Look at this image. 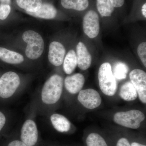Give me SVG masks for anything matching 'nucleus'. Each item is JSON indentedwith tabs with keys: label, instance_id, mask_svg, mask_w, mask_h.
<instances>
[{
	"label": "nucleus",
	"instance_id": "4468645a",
	"mask_svg": "<svg viewBox=\"0 0 146 146\" xmlns=\"http://www.w3.org/2000/svg\"><path fill=\"white\" fill-rule=\"evenodd\" d=\"M31 16L46 19H51L56 16L57 11L52 5L49 3L42 4L41 7L35 12H26Z\"/></svg>",
	"mask_w": 146,
	"mask_h": 146
},
{
	"label": "nucleus",
	"instance_id": "f03ea898",
	"mask_svg": "<svg viewBox=\"0 0 146 146\" xmlns=\"http://www.w3.org/2000/svg\"><path fill=\"white\" fill-rule=\"evenodd\" d=\"M21 78L17 73L9 71L0 78V98L4 100L13 98L21 91Z\"/></svg>",
	"mask_w": 146,
	"mask_h": 146
},
{
	"label": "nucleus",
	"instance_id": "f8f14e48",
	"mask_svg": "<svg viewBox=\"0 0 146 146\" xmlns=\"http://www.w3.org/2000/svg\"><path fill=\"white\" fill-rule=\"evenodd\" d=\"M77 60L78 68L82 70L89 69L92 63V56L85 45L79 42L76 46Z\"/></svg>",
	"mask_w": 146,
	"mask_h": 146
},
{
	"label": "nucleus",
	"instance_id": "9d476101",
	"mask_svg": "<svg viewBox=\"0 0 146 146\" xmlns=\"http://www.w3.org/2000/svg\"><path fill=\"white\" fill-rule=\"evenodd\" d=\"M65 52V47L60 42H52L49 49V61L55 66H60L63 64Z\"/></svg>",
	"mask_w": 146,
	"mask_h": 146
},
{
	"label": "nucleus",
	"instance_id": "0eeeda50",
	"mask_svg": "<svg viewBox=\"0 0 146 146\" xmlns=\"http://www.w3.org/2000/svg\"><path fill=\"white\" fill-rule=\"evenodd\" d=\"M83 29L85 34L90 38L97 37L99 33V17L98 13L94 10H90L86 13L83 18Z\"/></svg>",
	"mask_w": 146,
	"mask_h": 146
},
{
	"label": "nucleus",
	"instance_id": "c756f323",
	"mask_svg": "<svg viewBox=\"0 0 146 146\" xmlns=\"http://www.w3.org/2000/svg\"><path fill=\"white\" fill-rule=\"evenodd\" d=\"M11 0H0V2L3 4L9 5Z\"/></svg>",
	"mask_w": 146,
	"mask_h": 146
},
{
	"label": "nucleus",
	"instance_id": "c85d7f7f",
	"mask_svg": "<svg viewBox=\"0 0 146 146\" xmlns=\"http://www.w3.org/2000/svg\"><path fill=\"white\" fill-rule=\"evenodd\" d=\"M142 13L143 16L146 18V3L144 4L142 7Z\"/></svg>",
	"mask_w": 146,
	"mask_h": 146
},
{
	"label": "nucleus",
	"instance_id": "9b49d317",
	"mask_svg": "<svg viewBox=\"0 0 146 146\" xmlns=\"http://www.w3.org/2000/svg\"><path fill=\"white\" fill-rule=\"evenodd\" d=\"M85 82L83 75L77 73L68 76L65 78L64 84L65 89L71 94H76L81 91Z\"/></svg>",
	"mask_w": 146,
	"mask_h": 146
},
{
	"label": "nucleus",
	"instance_id": "4be33fe9",
	"mask_svg": "<svg viewBox=\"0 0 146 146\" xmlns=\"http://www.w3.org/2000/svg\"><path fill=\"white\" fill-rule=\"evenodd\" d=\"M128 71L129 68L127 65L123 62H118L114 65L112 73L115 78L121 80L126 78Z\"/></svg>",
	"mask_w": 146,
	"mask_h": 146
},
{
	"label": "nucleus",
	"instance_id": "7c9ffc66",
	"mask_svg": "<svg viewBox=\"0 0 146 146\" xmlns=\"http://www.w3.org/2000/svg\"><path fill=\"white\" fill-rule=\"evenodd\" d=\"M54 146L51 145H49V144L46 143H44L43 141L41 143V144H40V146Z\"/></svg>",
	"mask_w": 146,
	"mask_h": 146
},
{
	"label": "nucleus",
	"instance_id": "7ed1b4c3",
	"mask_svg": "<svg viewBox=\"0 0 146 146\" xmlns=\"http://www.w3.org/2000/svg\"><path fill=\"white\" fill-rule=\"evenodd\" d=\"M23 39L27 44L25 51L27 56L32 60L39 58L43 53L44 46L42 36L36 32L29 30L24 33Z\"/></svg>",
	"mask_w": 146,
	"mask_h": 146
},
{
	"label": "nucleus",
	"instance_id": "412c9836",
	"mask_svg": "<svg viewBox=\"0 0 146 146\" xmlns=\"http://www.w3.org/2000/svg\"><path fill=\"white\" fill-rule=\"evenodd\" d=\"M86 146H108L103 137L99 133H89L86 139Z\"/></svg>",
	"mask_w": 146,
	"mask_h": 146
},
{
	"label": "nucleus",
	"instance_id": "20e7f679",
	"mask_svg": "<svg viewBox=\"0 0 146 146\" xmlns=\"http://www.w3.org/2000/svg\"><path fill=\"white\" fill-rule=\"evenodd\" d=\"M99 83L102 92L106 96H112L115 94L117 83L110 63H103L98 72Z\"/></svg>",
	"mask_w": 146,
	"mask_h": 146
},
{
	"label": "nucleus",
	"instance_id": "b1692460",
	"mask_svg": "<svg viewBox=\"0 0 146 146\" xmlns=\"http://www.w3.org/2000/svg\"><path fill=\"white\" fill-rule=\"evenodd\" d=\"M138 56L145 67H146V42L140 44L137 48Z\"/></svg>",
	"mask_w": 146,
	"mask_h": 146
},
{
	"label": "nucleus",
	"instance_id": "393cba45",
	"mask_svg": "<svg viewBox=\"0 0 146 146\" xmlns=\"http://www.w3.org/2000/svg\"><path fill=\"white\" fill-rule=\"evenodd\" d=\"M11 7L9 5L1 4L0 5V19L5 20L8 17L11 11Z\"/></svg>",
	"mask_w": 146,
	"mask_h": 146
},
{
	"label": "nucleus",
	"instance_id": "6e6552de",
	"mask_svg": "<svg viewBox=\"0 0 146 146\" xmlns=\"http://www.w3.org/2000/svg\"><path fill=\"white\" fill-rule=\"evenodd\" d=\"M131 82L134 86L139 99L144 104L146 103V73L142 70L135 69L129 74Z\"/></svg>",
	"mask_w": 146,
	"mask_h": 146
},
{
	"label": "nucleus",
	"instance_id": "a878e982",
	"mask_svg": "<svg viewBox=\"0 0 146 146\" xmlns=\"http://www.w3.org/2000/svg\"><path fill=\"white\" fill-rule=\"evenodd\" d=\"M7 122V118L5 114L0 111V136L4 131Z\"/></svg>",
	"mask_w": 146,
	"mask_h": 146
},
{
	"label": "nucleus",
	"instance_id": "f3484780",
	"mask_svg": "<svg viewBox=\"0 0 146 146\" xmlns=\"http://www.w3.org/2000/svg\"><path fill=\"white\" fill-rule=\"evenodd\" d=\"M77 65L76 55L75 51L71 50L66 55L63 60V68L67 74H71L74 71Z\"/></svg>",
	"mask_w": 146,
	"mask_h": 146
},
{
	"label": "nucleus",
	"instance_id": "39448f33",
	"mask_svg": "<svg viewBox=\"0 0 146 146\" xmlns=\"http://www.w3.org/2000/svg\"><path fill=\"white\" fill-rule=\"evenodd\" d=\"M28 146H39L42 142L37 125L35 120L29 118L24 122L19 135L16 136Z\"/></svg>",
	"mask_w": 146,
	"mask_h": 146
},
{
	"label": "nucleus",
	"instance_id": "1a4fd4ad",
	"mask_svg": "<svg viewBox=\"0 0 146 146\" xmlns=\"http://www.w3.org/2000/svg\"><path fill=\"white\" fill-rule=\"evenodd\" d=\"M79 102L86 108L94 109L101 104L102 99L98 91L89 89L80 91L78 97Z\"/></svg>",
	"mask_w": 146,
	"mask_h": 146
},
{
	"label": "nucleus",
	"instance_id": "6ab92c4d",
	"mask_svg": "<svg viewBox=\"0 0 146 146\" xmlns=\"http://www.w3.org/2000/svg\"><path fill=\"white\" fill-rule=\"evenodd\" d=\"M18 5L26 12L37 11L42 5V0H16Z\"/></svg>",
	"mask_w": 146,
	"mask_h": 146
},
{
	"label": "nucleus",
	"instance_id": "ddd939ff",
	"mask_svg": "<svg viewBox=\"0 0 146 146\" xmlns=\"http://www.w3.org/2000/svg\"><path fill=\"white\" fill-rule=\"evenodd\" d=\"M50 121L53 127L58 132L67 133L70 130V122L63 115L57 113L52 114L50 117Z\"/></svg>",
	"mask_w": 146,
	"mask_h": 146
},
{
	"label": "nucleus",
	"instance_id": "aec40b11",
	"mask_svg": "<svg viewBox=\"0 0 146 146\" xmlns=\"http://www.w3.org/2000/svg\"><path fill=\"white\" fill-rule=\"evenodd\" d=\"M97 7L100 15L103 17L111 16L115 9L110 0H97Z\"/></svg>",
	"mask_w": 146,
	"mask_h": 146
},
{
	"label": "nucleus",
	"instance_id": "5701e85b",
	"mask_svg": "<svg viewBox=\"0 0 146 146\" xmlns=\"http://www.w3.org/2000/svg\"><path fill=\"white\" fill-rule=\"evenodd\" d=\"M2 146H28L21 141L16 135L9 136Z\"/></svg>",
	"mask_w": 146,
	"mask_h": 146
},
{
	"label": "nucleus",
	"instance_id": "cd10ccee",
	"mask_svg": "<svg viewBox=\"0 0 146 146\" xmlns=\"http://www.w3.org/2000/svg\"><path fill=\"white\" fill-rule=\"evenodd\" d=\"M115 7H120L124 4L125 0H110Z\"/></svg>",
	"mask_w": 146,
	"mask_h": 146
},
{
	"label": "nucleus",
	"instance_id": "bb28decb",
	"mask_svg": "<svg viewBox=\"0 0 146 146\" xmlns=\"http://www.w3.org/2000/svg\"><path fill=\"white\" fill-rule=\"evenodd\" d=\"M115 146H131V145L129 139L121 137L118 139Z\"/></svg>",
	"mask_w": 146,
	"mask_h": 146
},
{
	"label": "nucleus",
	"instance_id": "2eb2a0df",
	"mask_svg": "<svg viewBox=\"0 0 146 146\" xmlns=\"http://www.w3.org/2000/svg\"><path fill=\"white\" fill-rule=\"evenodd\" d=\"M0 59L11 64H21L24 60L22 55L2 47H0Z\"/></svg>",
	"mask_w": 146,
	"mask_h": 146
},
{
	"label": "nucleus",
	"instance_id": "a211bd4d",
	"mask_svg": "<svg viewBox=\"0 0 146 146\" xmlns=\"http://www.w3.org/2000/svg\"><path fill=\"white\" fill-rule=\"evenodd\" d=\"M64 8L82 11L85 10L89 5V0H61Z\"/></svg>",
	"mask_w": 146,
	"mask_h": 146
},
{
	"label": "nucleus",
	"instance_id": "423d86ee",
	"mask_svg": "<svg viewBox=\"0 0 146 146\" xmlns=\"http://www.w3.org/2000/svg\"><path fill=\"white\" fill-rule=\"evenodd\" d=\"M145 119L143 112L135 110L117 112L114 117V121L118 124L133 129L140 127L141 123Z\"/></svg>",
	"mask_w": 146,
	"mask_h": 146
},
{
	"label": "nucleus",
	"instance_id": "dca6fc26",
	"mask_svg": "<svg viewBox=\"0 0 146 146\" xmlns=\"http://www.w3.org/2000/svg\"><path fill=\"white\" fill-rule=\"evenodd\" d=\"M120 97L126 101H131L136 99L138 93L131 82H127L121 87Z\"/></svg>",
	"mask_w": 146,
	"mask_h": 146
},
{
	"label": "nucleus",
	"instance_id": "f257e3e1",
	"mask_svg": "<svg viewBox=\"0 0 146 146\" xmlns=\"http://www.w3.org/2000/svg\"><path fill=\"white\" fill-rule=\"evenodd\" d=\"M63 87V78L59 75H53L45 82L39 95V103L42 108L47 110L59 100Z\"/></svg>",
	"mask_w": 146,
	"mask_h": 146
}]
</instances>
